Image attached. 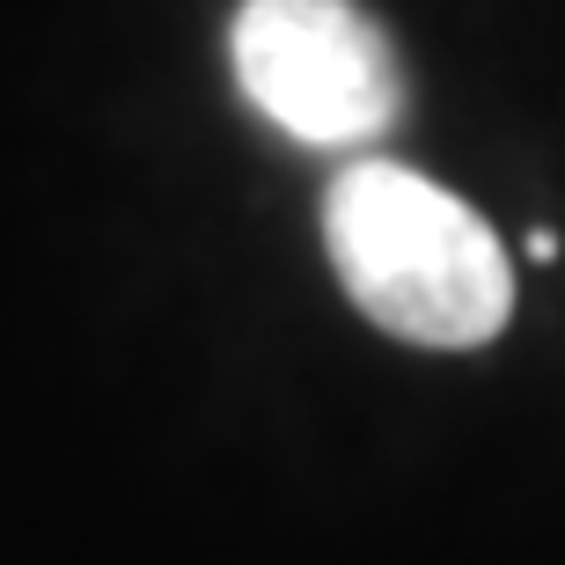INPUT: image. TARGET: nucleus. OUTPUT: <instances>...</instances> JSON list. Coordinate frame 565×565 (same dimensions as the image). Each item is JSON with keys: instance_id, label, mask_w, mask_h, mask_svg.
<instances>
[{"instance_id": "obj_1", "label": "nucleus", "mask_w": 565, "mask_h": 565, "mask_svg": "<svg viewBox=\"0 0 565 565\" xmlns=\"http://www.w3.org/2000/svg\"><path fill=\"white\" fill-rule=\"evenodd\" d=\"M323 250L353 309L426 353L492 345L514 316V265L484 213L382 154L331 177Z\"/></svg>"}, {"instance_id": "obj_2", "label": "nucleus", "mask_w": 565, "mask_h": 565, "mask_svg": "<svg viewBox=\"0 0 565 565\" xmlns=\"http://www.w3.org/2000/svg\"><path fill=\"white\" fill-rule=\"evenodd\" d=\"M235 88L301 147H367L404 118V60L360 0H243Z\"/></svg>"}]
</instances>
